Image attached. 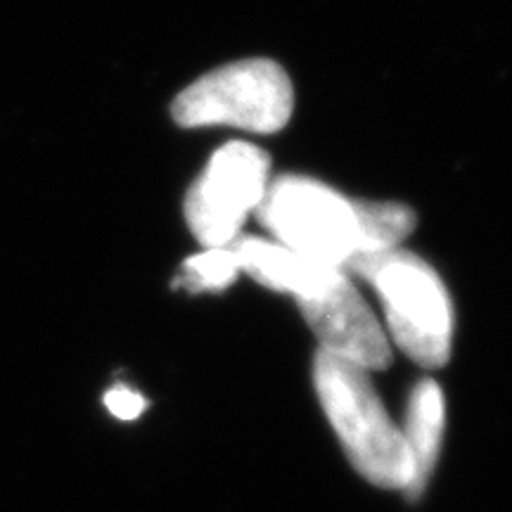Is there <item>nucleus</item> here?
<instances>
[{
	"label": "nucleus",
	"mask_w": 512,
	"mask_h": 512,
	"mask_svg": "<svg viewBox=\"0 0 512 512\" xmlns=\"http://www.w3.org/2000/svg\"><path fill=\"white\" fill-rule=\"evenodd\" d=\"M401 434L411 458V482L406 491L411 496H420L437 465L441 434H444V396L437 382L425 380L415 387L408 403L406 432Z\"/></svg>",
	"instance_id": "0eeeda50"
},
{
	"label": "nucleus",
	"mask_w": 512,
	"mask_h": 512,
	"mask_svg": "<svg viewBox=\"0 0 512 512\" xmlns=\"http://www.w3.org/2000/svg\"><path fill=\"white\" fill-rule=\"evenodd\" d=\"M105 406L110 408V413L117 415V418L133 420L143 413L145 399L128 387H114L112 392H107L105 396Z\"/></svg>",
	"instance_id": "1a4fd4ad"
},
{
	"label": "nucleus",
	"mask_w": 512,
	"mask_h": 512,
	"mask_svg": "<svg viewBox=\"0 0 512 512\" xmlns=\"http://www.w3.org/2000/svg\"><path fill=\"white\" fill-rule=\"evenodd\" d=\"M294 110L290 76L278 62L240 60L204 74L178 95L171 114L185 128L233 126L254 133H275Z\"/></svg>",
	"instance_id": "20e7f679"
},
{
	"label": "nucleus",
	"mask_w": 512,
	"mask_h": 512,
	"mask_svg": "<svg viewBox=\"0 0 512 512\" xmlns=\"http://www.w3.org/2000/svg\"><path fill=\"white\" fill-rule=\"evenodd\" d=\"M271 159L261 147L233 140L214 152L185 200V219L202 247H228L268 190Z\"/></svg>",
	"instance_id": "39448f33"
},
{
	"label": "nucleus",
	"mask_w": 512,
	"mask_h": 512,
	"mask_svg": "<svg viewBox=\"0 0 512 512\" xmlns=\"http://www.w3.org/2000/svg\"><path fill=\"white\" fill-rule=\"evenodd\" d=\"M347 273L373 285L382 299L387 330L411 361L425 368L444 366L451 356L453 309L437 271L406 249L368 254Z\"/></svg>",
	"instance_id": "7ed1b4c3"
},
{
	"label": "nucleus",
	"mask_w": 512,
	"mask_h": 512,
	"mask_svg": "<svg viewBox=\"0 0 512 512\" xmlns=\"http://www.w3.org/2000/svg\"><path fill=\"white\" fill-rule=\"evenodd\" d=\"M320 351L363 370L389 366V337L344 268L309 297L297 299Z\"/></svg>",
	"instance_id": "423d86ee"
},
{
	"label": "nucleus",
	"mask_w": 512,
	"mask_h": 512,
	"mask_svg": "<svg viewBox=\"0 0 512 512\" xmlns=\"http://www.w3.org/2000/svg\"><path fill=\"white\" fill-rule=\"evenodd\" d=\"M183 283L190 290H221L233 283L242 271L240 256L233 245L228 247H209L202 254L190 256L183 266Z\"/></svg>",
	"instance_id": "6e6552de"
},
{
	"label": "nucleus",
	"mask_w": 512,
	"mask_h": 512,
	"mask_svg": "<svg viewBox=\"0 0 512 512\" xmlns=\"http://www.w3.org/2000/svg\"><path fill=\"white\" fill-rule=\"evenodd\" d=\"M256 214L275 242L344 271L361 256L396 249L415 228V214L403 204L349 200L306 176L268 183Z\"/></svg>",
	"instance_id": "f257e3e1"
},
{
	"label": "nucleus",
	"mask_w": 512,
	"mask_h": 512,
	"mask_svg": "<svg viewBox=\"0 0 512 512\" xmlns=\"http://www.w3.org/2000/svg\"><path fill=\"white\" fill-rule=\"evenodd\" d=\"M313 382L320 406L356 470L382 489L406 491L411 482L406 441L384 411L368 370L318 351Z\"/></svg>",
	"instance_id": "f03ea898"
}]
</instances>
